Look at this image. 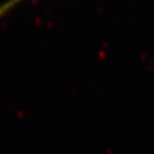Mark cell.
<instances>
[{
	"mask_svg": "<svg viewBox=\"0 0 154 154\" xmlns=\"http://www.w3.org/2000/svg\"><path fill=\"white\" fill-rule=\"evenodd\" d=\"M22 1H23V0H9L8 2H7L5 4H4L3 5L0 7V16L5 14L6 13L8 12L10 9H12L13 7L18 5Z\"/></svg>",
	"mask_w": 154,
	"mask_h": 154,
	"instance_id": "obj_1",
	"label": "cell"
}]
</instances>
